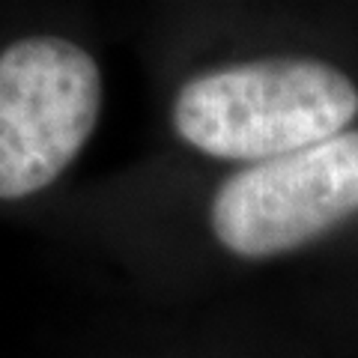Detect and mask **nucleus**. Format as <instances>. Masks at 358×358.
Returning <instances> with one entry per match:
<instances>
[{
	"label": "nucleus",
	"instance_id": "7ed1b4c3",
	"mask_svg": "<svg viewBox=\"0 0 358 358\" xmlns=\"http://www.w3.org/2000/svg\"><path fill=\"white\" fill-rule=\"evenodd\" d=\"M358 215V131L248 164L212 194L209 224L242 260L296 251Z\"/></svg>",
	"mask_w": 358,
	"mask_h": 358
},
{
	"label": "nucleus",
	"instance_id": "f257e3e1",
	"mask_svg": "<svg viewBox=\"0 0 358 358\" xmlns=\"http://www.w3.org/2000/svg\"><path fill=\"white\" fill-rule=\"evenodd\" d=\"M358 117V87L317 57L230 63L192 78L173 99V129L194 150L260 164L310 150Z\"/></svg>",
	"mask_w": 358,
	"mask_h": 358
},
{
	"label": "nucleus",
	"instance_id": "f03ea898",
	"mask_svg": "<svg viewBox=\"0 0 358 358\" xmlns=\"http://www.w3.org/2000/svg\"><path fill=\"white\" fill-rule=\"evenodd\" d=\"M102 110V72L60 36L0 51V200L48 188L87 147Z\"/></svg>",
	"mask_w": 358,
	"mask_h": 358
}]
</instances>
